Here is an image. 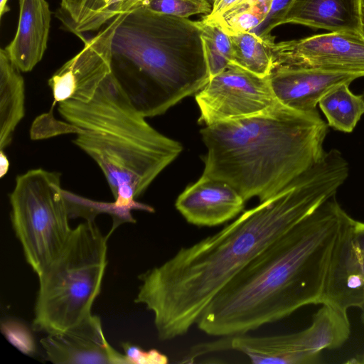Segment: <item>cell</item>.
<instances>
[{
  "instance_id": "obj_1",
  "label": "cell",
  "mask_w": 364,
  "mask_h": 364,
  "mask_svg": "<svg viewBox=\"0 0 364 364\" xmlns=\"http://www.w3.org/2000/svg\"><path fill=\"white\" fill-rule=\"evenodd\" d=\"M344 176L323 159L216 233L141 273L134 302L154 314L159 339L185 335L213 298L269 245L333 197Z\"/></svg>"
},
{
  "instance_id": "obj_2",
  "label": "cell",
  "mask_w": 364,
  "mask_h": 364,
  "mask_svg": "<svg viewBox=\"0 0 364 364\" xmlns=\"http://www.w3.org/2000/svg\"><path fill=\"white\" fill-rule=\"evenodd\" d=\"M344 210L334 197L280 235L213 298L196 324L234 336L318 304Z\"/></svg>"
},
{
  "instance_id": "obj_3",
  "label": "cell",
  "mask_w": 364,
  "mask_h": 364,
  "mask_svg": "<svg viewBox=\"0 0 364 364\" xmlns=\"http://www.w3.org/2000/svg\"><path fill=\"white\" fill-rule=\"evenodd\" d=\"M328 126L317 109L299 111L279 101L259 114L205 126L202 176L228 183L245 201L263 202L322 159Z\"/></svg>"
},
{
  "instance_id": "obj_4",
  "label": "cell",
  "mask_w": 364,
  "mask_h": 364,
  "mask_svg": "<svg viewBox=\"0 0 364 364\" xmlns=\"http://www.w3.org/2000/svg\"><path fill=\"white\" fill-rule=\"evenodd\" d=\"M58 109L81 129L73 143L102 171L123 222L135 223L133 210L153 213L136 199L178 156L182 145L145 120L112 72L89 102L69 100L59 102Z\"/></svg>"
},
{
  "instance_id": "obj_5",
  "label": "cell",
  "mask_w": 364,
  "mask_h": 364,
  "mask_svg": "<svg viewBox=\"0 0 364 364\" xmlns=\"http://www.w3.org/2000/svg\"><path fill=\"white\" fill-rule=\"evenodd\" d=\"M112 73L144 117L197 93L210 76L194 21L143 7L125 14L112 40Z\"/></svg>"
},
{
  "instance_id": "obj_6",
  "label": "cell",
  "mask_w": 364,
  "mask_h": 364,
  "mask_svg": "<svg viewBox=\"0 0 364 364\" xmlns=\"http://www.w3.org/2000/svg\"><path fill=\"white\" fill-rule=\"evenodd\" d=\"M107 237L95 220L73 228L58 255L38 274L35 331L60 333L92 315L107 264Z\"/></svg>"
},
{
  "instance_id": "obj_7",
  "label": "cell",
  "mask_w": 364,
  "mask_h": 364,
  "mask_svg": "<svg viewBox=\"0 0 364 364\" xmlns=\"http://www.w3.org/2000/svg\"><path fill=\"white\" fill-rule=\"evenodd\" d=\"M60 176L31 169L16 177L9 194L14 232L37 275L58 255L73 230Z\"/></svg>"
},
{
  "instance_id": "obj_8",
  "label": "cell",
  "mask_w": 364,
  "mask_h": 364,
  "mask_svg": "<svg viewBox=\"0 0 364 364\" xmlns=\"http://www.w3.org/2000/svg\"><path fill=\"white\" fill-rule=\"evenodd\" d=\"M321 305L304 330L276 336H235L230 340V348L244 353L255 364L317 363L321 350L341 347L350 333L346 311Z\"/></svg>"
},
{
  "instance_id": "obj_9",
  "label": "cell",
  "mask_w": 364,
  "mask_h": 364,
  "mask_svg": "<svg viewBox=\"0 0 364 364\" xmlns=\"http://www.w3.org/2000/svg\"><path fill=\"white\" fill-rule=\"evenodd\" d=\"M195 99L198 122L205 126L255 115L278 102L269 76L259 77L235 65L210 77Z\"/></svg>"
},
{
  "instance_id": "obj_10",
  "label": "cell",
  "mask_w": 364,
  "mask_h": 364,
  "mask_svg": "<svg viewBox=\"0 0 364 364\" xmlns=\"http://www.w3.org/2000/svg\"><path fill=\"white\" fill-rule=\"evenodd\" d=\"M274 68L279 66L356 73L364 77V37L329 32L299 40L269 43Z\"/></svg>"
},
{
  "instance_id": "obj_11",
  "label": "cell",
  "mask_w": 364,
  "mask_h": 364,
  "mask_svg": "<svg viewBox=\"0 0 364 364\" xmlns=\"http://www.w3.org/2000/svg\"><path fill=\"white\" fill-rule=\"evenodd\" d=\"M124 15L117 16L95 36L85 38L82 49L50 77L52 107L69 100L86 103L95 97L102 82L112 72V40Z\"/></svg>"
},
{
  "instance_id": "obj_12",
  "label": "cell",
  "mask_w": 364,
  "mask_h": 364,
  "mask_svg": "<svg viewBox=\"0 0 364 364\" xmlns=\"http://www.w3.org/2000/svg\"><path fill=\"white\" fill-rule=\"evenodd\" d=\"M348 311L364 304V223L346 211L338 234L318 304Z\"/></svg>"
},
{
  "instance_id": "obj_13",
  "label": "cell",
  "mask_w": 364,
  "mask_h": 364,
  "mask_svg": "<svg viewBox=\"0 0 364 364\" xmlns=\"http://www.w3.org/2000/svg\"><path fill=\"white\" fill-rule=\"evenodd\" d=\"M45 359L55 364H128L106 340L99 316L90 315L63 332L41 341Z\"/></svg>"
},
{
  "instance_id": "obj_14",
  "label": "cell",
  "mask_w": 364,
  "mask_h": 364,
  "mask_svg": "<svg viewBox=\"0 0 364 364\" xmlns=\"http://www.w3.org/2000/svg\"><path fill=\"white\" fill-rule=\"evenodd\" d=\"M245 202L228 183L201 176L178 196L175 206L188 223L213 227L235 218L243 210Z\"/></svg>"
},
{
  "instance_id": "obj_15",
  "label": "cell",
  "mask_w": 364,
  "mask_h": 364,
  "mask_svg": "<svg viewBox=\"0 0 364 364\" xmlns=\"http://www.w3.org/2000/svg\"><path fill=\"white\" fill-rule=\"evenodd\" d=\"M363 77L356 73L329 71L314 68L279 66L269 75L275 98L294 109L316 110L321 98L340 83L350 84Z\"/></svg>"
},
{
  "instance_id": "obj_16",
  "label": "cell",
  "mask_w": 364,
  "mask_h": 364,
  "mask_svg": "<svg viewBox=\"0 0 364 364\" xmlns=\"http://www.w3.org/2000/svg\"><path fill=\"white\" fill-rule=\"evenodd\" d=\"M362 0H293L264 31L285 23L329 32L360 33Z\"/></svg>"
},
{
  "instance_id": "obj_17",
  "label": "cell",
  "mask_w": 364,
  "mask_h": 364,
  "mask_svg": "<svg viewBox=\"0 0 364 364\" xmlns=\"http://www.w3.org/2000/svg\"><path fill=\"white\" fill-rule=\"evenodd\" d=\"M19 18L13 40L4 48L13 63L31 71L47 48L51 12L46 0H18Z\"/></svg>"
},
{
  "instance_id": "obj_18",
  "label": "cell",
  "mask_w": 364,
  "mask_h": 364,
  "mask_svg": "<svg viewBox=\"0 0 364 364\" xmlns=\"http://www.w3.org/2000/svg\"><path fill=\"white\" fill-rule=\"evenodd\" d=\"M21 70L6 50H0V149L11 143L14 132L25 114V85Z\"/></svg>"
},
{
  "instance_id": "obj_19",
  "label": "cell",
  "mask_w": 364,
  "mask_h": 364,
  "mask_svg": "<svg viewBox=\"0 0 364 364\" xmlns=\"http://www.w3.org/2000/svg\"><path fill=\"white\" fill-rule=\"evenodd\" d=\"M349 83L335 85L318 102L328 125L343 132H351L364 114V100L361 95L352 93Z\"/></svg>"
},
{
  "instance_id": "obj_20",
  "label": "cell",
  "mask_w": 364,
  "mask_h": 364,
  "mask_svg": "<svg viewBox=\"0 0 364 364\" xmlns=\"http://www.w3.org/2000/svg\"><path fill=\"white\" fill-rule=\"evenodd\" d=\"M233 46L232 65L257 76L268 77L274 69L269 43L271 33L252 31L230 36Z\"/></svg>"
},
{
  "instance_id": "obj_21",
  "label": "cell",
  "mask_w": 364,
  "mask_h": 364,
  "mask_svg": "<svg viewBox=\"0 0 364 364\" xmlns=\"http://www.w3.org/2000/svg\"><path fill=\"white\" fill-rule=\"evenodd\" d=\"M106 0H60L56 17L65 28L83 41L85 33L100 28Z\"/></svg>"
},
{
  "instance_id": "obj_22",
  "label": "cell",
  "mask_w": 364,
  "mask_h": 364,
  "mask_svg": "<svg viewBox=\"0 0 364 364\" xmlns=\"http://www.w3.org/2000/svg\"><path fill=\"white\" fill-rule=\"evenodd\" d=\"M199 31L203 52L210 77L224 71L233 62L230 37L216 23L205 18L195 21Z\"/></svg>"
},
{
  "instance_id": "obj_23",
  "label": "cell",
  "mask_w": 364,
  "mask_h": 364,
  "mask_svg": "<svg viewBox=\"0 0 364 364\" xmlns=\"http://www.w3.org/2000/svg\"><path fill=\"white\" fill-rule=\"evenodd\" d=\"M272 2L273 0H257L250 4L235 6L218 19L208 21L218 24L229 36L250 32L267 18Z\"/></svg>"
},
{
  "instance_id": "obj_24",
  "label": "cell",
  "mask_w": 364,
  "mask_h": 364,
  "mask_svg": "<svg viewBox=\"0 0 364 364\" xmlns=\"http://www.w3.org/2000/svg\"><path fill=\"white\" fill-rule=\"evenodd\" d=\"M139 7L159 14L188 18L197 14H209L213 5L209 0H141Z\"/></svg>"
},
{
  "instance_id": "obj_25",
  "label": "cell",
  "mask_w": 364,
  "mask_h": 364,
  "mask_svg": "<svg viewBox=\"0 0 364 364\" xmlns=\"http://www.w3.org/2000/svg\"><path fill=\"white\" fill-rule=\"evenodd\" d=\"M53 109L51 107L50 112L37 117L33 121L30 130V136L33 140L65 134H77L81 132L80 128L70 122L56 119L53 116Z\"/></svg>"
},
{
  "instance_id": "obj_26",
  "label": "cell",
  "mask_w": 364,
  "mask_h": 364,
  "mask_svg": "<svg viewBox=\"0 0 364 364\" xmlns=\"http://www.w3.org/2000/svg\"><path fill=\"white\" fill-rule=\"evenodd\" d=\"M2 331L16 348L24 353H31L34 350L33 341L29 331L22 324L11 321L2 323Z\"/></svg>"
},
{
  "instance_id": "obj_27",
  "label": "cell",
  "mask_w": 364,
  "mask_h": 364,
  "mask_svg": "<svg viewBox=\"0 0 364 364\" xmlns=\"http://www.w3.org/2000/svg\"><path fill=\"white\" fill-rule=\"evenodd\" d=\"M122 346L128 364H166L168 362V357L156 349L144 350L128 342Z\"/></svg>"
},
{
  "instance_id": "obj_28",
  "label": "cell",
  "mask_w": 364,
  "mask_h": 364,
  "mask_svg": "<svg viewBox=\"0 0 364 364\" xmlns=\"http://www.w3.org/2000/svg\"><path fill=\"white\" fill-rule=\"evenodd\" d=\"M107 7L102 16V24L107 23L119 14L129 13L139 6L141 0H106Z\"/></svg>"
},
{
  "instance_id": "obj_29",
  "label": "cell",
  "mask_w": 364,
  "mask_h": 364,
  "mask_svg": "<svg viewBox=\"0 0 364 364\" xmlns=\"http://www.w3.org/2000/svg\"><path fill=\"white\" fill-rule=\"evenodd\" d=\"M240 0H215L211 12L203 18L208 21H215L233 8Z\"/></svg>"
},
{
  "instance_id": "obj_30",
  "label": "cell",
  "mask_w": 364,
  "mask_h": 364,
  "mask_svg": "<svg viewBox=\"0 0 364 364\" xmlns=\"http://www.w3.org/2000/svg\"><path fill=\"white\" fill-rule=\"evenodd\" d=\"M293 0H273L271 11L268 17L272 19L282 14L291 4Z\"/></svg>"
},
{
  "instance_id": "obj_31",
  "label": "cell",
  "mask_w": 364,
  "mask_h": 364,
  "mask_svg": "<svg viewBox=\"0 0 364 364\" xmlns=\"http://www.w3.org/2000/svg\"><path fill=\"white\" fill-rule=\"evenodd\" d=\"M9 160L4 150L0 149V178H4L9 169Z\"/></svg>"
},
{
  "instance_id": "obj_32",
  "label": "cell",
  "mask_w": 364,
  "mask_h": 364,
  "mask_svg": "<svg viewBox=\"0 0 364 364\" xmlns=\"http://www.w3.org/2000/svg\"><path fill=\"white\" fill-rule=\"evenodd\" d=\"M348 363H354V364H364V350L363 351L355 355V357L350 359V360L347 361Z\"/></svg>"
},
{
  "instance_id": "obj_33",
  "label": "cell",
  "mask_w": 364,
  "mask_h": 364,
  "mask_svg": "<svg viewBox=\"0 0 364 364\" xmlns=\"http://www.w3.org/2000/svg\"><path fill=\"white\" fill-rule=\"evenodd\" d=\"M8 0H0V18H1L4 14L9 11L10 8L7 4Z\"/></svg>"
},
{
  "instance_id": "obj_34",
  "label": "cell",
  "mask_w": 364,
  "mask_h": 364,
  "mask_svg": "<svg viewBox=\"0 0 364 364\" xmlns=\"http://www.w3.org/2000/svg\"><path fill=\"white\" fill-rule=\"evenodd\" d=\"M360 33L364 37V0L361 1L360 10Z\"/></svg>"
},
{
  "instance_id": "obj_35",
  "label": "cell",
  "mask_w": 364,
  "mask_h": 364,
  "mask_svg": "<svg viewBox=\"0 0 364 364\" xmlns=\"http://www.w3.org/2000/svg\"><path fill=\"white\" fill-rule=\"evenodd\" d=\"M257 0H240L235 6L250 4L255 2Z\"/></svg>"
},
{
  "instance_id": "obj_36",
  "label": "cell",
  "mask_w": 364,
  "mask_h": 364,
  "mask_svg": "<svg viewBox=\"0 0 364 364\" xmlns=\"http://www.w3.org/2000/svg\"><path fill=\"white\" fill-rule=\"evenodd\" d=\"M361 97H362V98H363V100H364V92H363V94L361 95Z\"/></svg>"
},
{
  "instance_id": "obj_37",
  "label": "cell",
  "mask_w": 364,
  "mask_h": 364,
  "mask_svg": "<svg viewBox=\"0 0 364 364\" xmlns=\"http://www.w3.org/2000/svg\"><path fill=\"white\" fill-rule=\"evenodd\" d=\"M215 0H209V1L213 5V3L214 2Z\"/></svg>"
}]
</instances>
